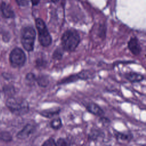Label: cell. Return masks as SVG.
I'll list each match as a JSON object with an SVG mask.
<instances>
[{
  "label": "cell",
  "mask_w": 146,
  "mask_h": 146,
  "mask_svg": "<svg viewBox=\"0 0 146 146\" xmlns=\"http://www.w3.org/2000/svg\"><path fill=\"white\" fill-rule=\"evenodd\" d=\"M80 40L79 34L76 30H68L62 36V47L66 51H73L79 45Z\"/></svg>",
  "instance_id": "6da1fadb"
},
{
  "label": "cell",
  "mask_w": 146,
  "mask_h": 146,
  "mask_svg": "<svg viewBox=\"0 0 146 146\" xmlns=\"http://www.w3.org/2000/svg\"><path fill=\"white\" fill-rule=\"evenodd\" d=\"M35 36L36 32L33 27L26 26L22 29L21 43L26 51H32L34 50Z\"/></svg>",
  "instance_id": "7a4b0ae2"
},
{
  "label": "cell",
  "mask_w": 146,
  "mask_h": 146,
  "mask_svg": "<svg viewBox=\"0 0 146 146\" xmlns=\"http://www.w3.org/2000/svg\"><path fill=\"white\" fill-rule=\"evenodd\" d=\"M35 25L38 31L39 43L43 47L49 46L52 43V38L44 22L40 18H37L35 20Z\"/></svg>",
  "instance_id": "3957f363"
},
{
  "label": "cell",
  "mask_w": 146,
  "mask_h": 146,
  "mask_svg": "<svg viewBox=\"0 0 146 146\" xmlns=\"http://www.w3.org/2000/svg\"><path fill=\"white\" fill-rule=\"evenodd\" d=\"M7 106L16 115H23L29 110L27 102L21 98H10L7 102Z\"/></svg>",
  "instance_id": "277c9868"
},
{
  "label": "cell",
  "mask_w": 146,
  "mask_h": 146,
  "mask_svg": "<svg viewBox=\"0 0 146 146\" xmlns=\"http://www.w3.org/2000/svg\"><path fill=\"white\" fill-rule=\"evenodd\" d=\"M10 62L14 67H21L25 63L26 55L23 51L20 48H14L10 54Z\"/></svg>",
  "instance_id": "5b68a950"
},
{
  "label": "cell",
  "mask_w": 146,
  "mask_h": 146,
  "mask_svg": "<svg viewBox=\"0 0 146 146\" xmlns=\"http://www.w3.org/2000/svg\"><path fill=\"white\" fill-rule=\"evenodd\" d=\"M128 47L130 51L135 55H139L141 50L137 39L135 37L131 38L128 43Z\"/></svg>",
  "instance_id": "8992f818"
},
{
  "label": "cell",
  "mask_w": 146,
  "mask_h": 146,
  "mask_svg": "<svg viewBox=\"0 0 146 146\" xmlns=\"http://www.w3.org/2000/svg\"><path fill=\"white\" fill-rule=\"evenodd\" d=\"M35 130V127L31 124H27L17 135V137L21 139L28 137Z\"/></svg>",
  "instance_id": "52a82bcc"
},
{
  "label": "cell",
  "mask_w": 146,
  "mask_h": 146,
  "mask_svg": "<svg viewBox=\"0 0 146 146\" xmlns=\"http://www.w3.org/2000/svg\"><path fill=\"white\" fill-rule=\"evenodd\" d=\"M86 107V110L89 112L95 115L101 116L104 114V111H103V110L98 105H97L95 103H88Z\"/></svg>",
  "instance_id": "ba28073f"
},
{
  "label": "cell",
  "mask_w": 146,
  "mask_h": 146,
  "mask_svg": "<svg viewBox=\"0 0 146 146\" xmlns=\"http://www.w3.org/2000/svg\"><path fill=\"white\" fill-rule=\"evenodd\" d=\"M60 108L59 107H53L47 110H44L39 112L40 115L47 118H51L55 115H57L60 112Z\"/></svg>",
  "instance_id": "9c48e42d"
},
{
  "label": "cell",
  "mask_w": 146,
  "mask_h": 146,
  "mask_svg": "<svg viewBox=\"0 0 146 146\" xmlns=\"http://www.w3.org/2000/svg\"><path fill=\"white\" fill-rule=\"evenodd\" d=\"M125 78L131 82H139L144 79V76L140 74L131 72L125 74Z\"/></svg>",
  "instance_id": "30bf717a"
},
{
  "label": "cell",
  "mask_w": 146,
  "mask_h": 146,
  "mask_svg": "<svg viewBox=\"0 0 146 146\" xmlns=\"http://www.w3.org/2000/svg\"><path fill=\"white\" fill-rule=\"evenodd\" d=\"M1 10L3 15L6 18H11L14 16V14L10 6L5 2L1 5Z\"/></svg>",
  "instance_id": "8fae6325"
},
{
  "label": "cell",
  "mask_w": 146,
  "mask_h": 146,
  "mask_svg": "<svg viewBox=\"0 0 146 146\" xmlns=\"http://www.w3.org/2000/svg\"><path fill=\"white\" fill-rule=\"evenodd\" d=\"M116 138L118 141L128 142L132 138V135L128 132H117L115 133Z\"/></svg>",
  "instance_id": "7c38bea8"
},
{
  "label": "cell",
  "mask_w": 146,
  "mask_h": 146,
  "mask_svg": "<svg viewBox=\"0 0 146 146\" xmlns=\"http://www.w3.org/2000/svg\"><path fill=\"white\" fill-rule=\"evenodd\" d=\"M79 79H81L80 77L79 76V73L74 75H71L67 78L62 79L61 80H60L58 82V84H66V83H69L71 82H74L77 81Z\"/></svg>",
  "instance_id": "4fadbf2b"
},
{
  "label": "cell",
  "mask_w": 146,
  "mask_h": 146,
  "mask_svg": "<svg viewBox=\"0 0 146 146\" xmlns=\"http://www.w3.org/2000/svg\"><path fill=\"white\" fill-rule=\"evenodd\" d=\"M36 82L39 86L42 87H46L49 83L48 77L44 75H39L36 78Z\"/></svg>",
  "instance_id": "5bb4252c"
},
{
  "label": "cell",
  "mask_w": 146,
  "mask_h": 146,
  "mask_svg": "<svg viewBox=\"0 0 146 146\" xmlns=\"http://www.w3.org/2000/svg\"><path fill=\"white\" fill-rule=\"evenodd\" d=\"M63 52L64 50L62 47H58L54 50L52 54V58L54 60H60L63 57Z\"/></svg>",
  "instance_id": "9a60e30c"
},
{
  "label": "cell",
  "mask_w": 146,
  "mask_h": 146,
  "mask_svg": "<svg viewBox=\"0 0 146 146\" xmlns=\"http://www.w3.org/2000/svg\"><path fill=\"white\" fill-rule=\"evenodd\" d=\"M50 126L54 129H58L62 126V120L60 117L54 119L50 122Z\"/></svg>",
  "instance_id": "2e32d148"
},
{
  "label": "cell",
  "mask_w": 146,
  "mask_h": 146,
  "mask_svg": "<svg viewBox=\"0 0 146 146\" xmlns=\"http://www.w3.org/2000/svg\"><path fill=\"white\" fill-rule=\"evenodd\" d=\"M42 145H56V142L54 140V139L53 138H49L48 139H47V140H46L42 144Z\"/></svg>",
  "instance_id": "e0dca14e"
},
{
  "label": "cell",
  "mask_w": 146,
  "mask_h": 146,
  "mask_svg": "<svg viewBox=\"0 0 146 146\" xmlns=\"http://www.w3.org/2000/svg\"><path fill=\"white\" fill-rule=\"evenodd\" d=\"M46 64V62L43 60L42 58H39L37 59V60H36V65L38 67H44Z\"/></svg>",
  "instance_id": "ac0fdd59"
},
{
  "label": "cell",
  "mask_w": 146,
  "mask_h": 146,
  "mask_svg": "<svg viewBox=\"0 0 146 146\" xmlns=\"http://www.w3.org/2000/svg\"><path fill=\"white\" fill-rule=\"evenodd\" d=\"M26 79L31 83H34V82L36 81V77L34 74L29 73L26 75Z\"/></svg>",
  "instance_id": "d6986e66"
},
{
  "label": "cell",
  "mask_w": 146,
  "mask_h": 146,
  "mask_svg": "<svg viewBox=\"0 0 146 146\" xmlns=\"http://www.w3.org/2000/svg\"><path fill=\"white\" fill-rule=\"evenodd\" d=\"M56 145H59V146H64V145H68L67 143L63 138L58 139L56 142Z\"/></svg>",
  "instance_id": "ffe728a7"
},
{
  "label": "cell",
  "mask_w": 146,
  "mask_h": 146,
  "mask_svg": "<svg viewBox=\"0 0 146 146\" xmlns=\"http://www.w3.org/2000/svg\"><path fill=\"white\" fill-rule=\"evenodd\" d=\"M17 4L21 6H26L29 5V0H16Z\"/></svg>",
  "instance_id": "44dd1931"
},
{
  "label": "cell",
  "mask_w": 146,
  "mask_h": 146,
  "mask_svg": "<svg viewBox=\"0 0 146 146\" xmlns=\"http://www.w3.org/2000/svg\"><path fill=\"white\" fill-rule=\"evenodd\" d=\"M31 1L33 5H34V6L37 5L39 2V0H31Z\"/></svg>",
  "instance_id": "7402d4cb"
},
{
  "label": "cell",
  "mask_w": 146,
  "mask_h": 146,
  "mask_svg": "<svg viewBox=\"0 0 146 146\" xmlns=\"http://www.w3.org/2000/svg\"><path fill=\"white\" fill-rule=\"evenodd\" d=\"M53 2H55V3H56V2H57L59 0H51Z\"/></svg>",
  "instance_id": "603a6c76"
}]
</instances>
